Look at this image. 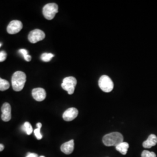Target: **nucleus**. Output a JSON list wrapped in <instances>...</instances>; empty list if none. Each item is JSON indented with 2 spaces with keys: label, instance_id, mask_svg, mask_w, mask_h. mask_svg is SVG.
Returning <instances> with one entry per match:
<instances>
[{
  "label": "nucleus",
  "instance_id": "f257e3e1",
  "mask_svg": "<svg viewBox=\"0 0 157 157\" xmlns=\"http://www.w3.org/2000/svg\"><path fill=\"white\" fill-rule=\"evenodd\" d=\"M26 81V75L22 71H17L12 77V88L15 91H21L25 86Z\"/></svg>",
  "mask_w": 157,
  "mask_h": 157
},
{
  "label": "nucleus",
  "instance_id": "f03ea898",
  "mask_svg": "<svg viewBox=\"0 0 157 157\" xmlns=\"http://www.w3.org/2000/svg\"><path fill=\"white\" fill-rule=\"evenodd\" d=\"M102 141L106 146H118L119 144L124 142L123 135L119 132H112L105 135L103 137Z\"/></svg>",
  "mask_w": 157,
  "mask_h": 157
},
{
  "label": "nucleus",
  "instance_id": "7ed1b4c3",
  "mask_svg": "<svg viewBox=\"0 0 157 157\" xmlns=\"http://www.w3.org/2000/svg\"><path fill=\"white\" fill-rule=\"evenodd\" d=\"M58 12V6L56 3L46 4L43 8V14L47 20H52Z\"/></svg>",
  "mask_w": 157,
  "mask_h": 157
},
{
  "label": "nucleus",
  "instance_id": "20e7f679",
  "mask_svg": "<svg viewBox=\"0 0 157 157\" xmlns=\"http://www.w3.org/2000/svg\"><path fill=\"white\" fill-rule=\"evenodd\" d=\"M77 84V80L73 76H69L63 78L61 87L63 90L67 91L70 95L72 94L75 91V87Z\"/></svg>",
  "mask_w": 157,
  "mask_h": 157
},
{
  "label": "nucleus",
  "instance_id": "39448f33",
  "mask_svg": "<svg viewBox=\"0 0 157 157\" xmlns=\"http://www.w3.org/2000/svg\"><path fill=\"white\" fill-rule=\"evenodd\" d=\"M98 85L102 91L109 93L113 89V83L111 78L107 75H102L98 80Z\"/></svg>",
  "mask_w": 157,
  "mask_h": 157
},
{
  "label": "nucleus",
  "instance_id": "423d86ee",
  "mask_svg": "<svg viewBox=\"0 0 157 157\" xmlns=\"http://www.w3.org/2000/svg\"><path fill=\"white\" fill-rule=\"evenodd\" d=\"M45 34L44 32L40 29H34L31 31L28 36L29 41L33 43H36L45 38Z\"/></svg>",
  "mask_w": 157,
  "mask_h": 157
},
{
  "label": "nucleus",
  "instance_id": "0eeeda50",
  "mask_svg": "<svg viewBox=\"0 0 157 157\" xmlns=\"http://www.w3.org/2000/svg\"><path fill=\"white\" fill-rule=\"evenodd\" d=\"M23 28L22 23L20 21L13 20L9 23L7 26V32L10 34H15L19 33Z\"/></svg>",
  "mask_w": 157,
  "mask_h": 157
},
{
  "label": "nucleus",
  "instance_id": "6e6552de",
  "mask_svg": "<svg viewBox=\"0 0 157 157\" xmlns=\"http://www.w3.org/2000/svg\"><path fill=\"white\" fill-rule=\"evenodd\" d=\"M1 119L4 122H8L11 119V107L9 103H4L1 107Z\"/></svg>",
  "mask_w": 157,
  "mask_h": 157
},
{
  "label": "nucleus",
  "instance_id": "1a4fd4ad",
  "mask_svg": "<svg viewBox=\"0 0 157 157\" xmlns=\"http://www.w3.org/2000/svg\"><path fill=\"white\" fill-rule=\"evenodd\" d=\"M78 110L75 108H70L63 113L62 118L64 121L69 122L75 119L78 115Z\"/></svg>",
  "mask_w": 157,
  "mask_h": 157
},
{
  "label": "nucleus",
  "instance_id": "9d476101",
  "mask_svg": "<svg viewBox=\"0 0 157 157\" xmlns=\"http://www.w3.org/2000/svg\"><path fill=\"white\" fill-rule=\"evenodd\" d=\"M32 94L34 99L37 101H43L46 98V92L43 88H35L32 90Z\"/></svg>",
  "mask_w": 157,
  "mask_h": 157
},
{
  "label": "nucleus",
  "instance_id": "9b49d317",
  "mask_svg": "<svg viewBox=\"0 0 157 157\" xmlns=\"http://www.w3.org/2000/svg\"><path fill=\"white\" fill-rule=\"evenodd\" d=\"M74 140H71L67 141L63 143L61 147V150L65 154H71L72 153L74 150Z\"/></svg>",
  "mask_w": 157,
  "mask_h": 157
},
{
  "label": "nucleus",
  "instance_id": "f8f14e48",
  "mask_svg": "<svg viewBox=\"0 0 157 157\" xmlns=\"http://www.w3.org/2000/svg\"><path fill=\"white\" fill-rule=\"evenodd\" d=\"M157 144V137L156 135L151 134L150 135L147 140L143 142V146L146 148H150Z\"/></svg>",
  "mask_w": 157,
  "mask_h": 157
},
{
  "label": "nucleus",
  "instance_id": "ddd939ff",
  "mask_svg": "<svg viewBox=\"0 0 157 157\" xmlns=\"http://www.w3.org/2000/svg\"><path fill=\"white\" fill-rule=\"evenodd\" d=\"M129 144L126 142H122L116 146V150L123 155H126L129 148Z\"/></svg>",
  "mask_w": 157,
  "mask_h": 157
},
{
  "label": "nucleus",
  "instance_id": "4468645a",
  "mask_svg": "<svg viewBox=\"0 0 157 157\" xmlns=\"http://www.w3.org/2000/svg\"><path fill=\"white\" fill-rule=\"evenodd\" d=\"M23 130L26 132V133L28 135H30L33 132V128L31 125L28 122H25L22 126Z\"/></svg>",
  "mask_w": 157,
  "mask_h": 157
},
{
  "label": "nucleus",
  "instance_id": "2eb2a0df",
  "mask_svg": "<svg viewBox=\"0 0 157 157\" xmlns=\"http://www.w3.org/2000/svg\"><path fill=\"white\" fill-rule=\"evenodd\" d=\"M10 83L7 80L0 78V91L8 90L10 88Z\"/></svg>",
  "mask_w": 157,
  "mask_h": 157
},
{
  "label": "nucleus",
  "instance_id": "dca6fc26",
  "mask_svg": "<svg viewBox=\"0 0 157 157\" xmlns=\"http://www.w3.org/2000/svg\"><path fill=\"white\" fill-rule=\"evenodd\" d=\"M37 128L34 130V135H35V136L36 137L37 139V140H41L43 137V136L40 132V129L42 127V124L40 123V122L37 123Z\"/></svg>",
  "mask_w": 157,
  "mask_h": 157
},
{
  "label": "nucleus",
  "instance_id": "f3484780",
  "mask_svg": "<svg viewBox=\"0 0 157 157\" xmlns=\"http://www.w3.org/2000/svg\"><path fill=\"white\" fill-rule=\"evenodd\" d=\"M54 56V55L51 53H43L41 56V59L43 62H50Z\"/></svg>",
  "mask_w": 157,
  "mask_h": 157
},
{
  "label": "nucleus",
  "instance_id": "a211bd4d",
  "mask_svg": "<svg viewBox=\"0 0 157 157\" xmlns=\"http://www.w3.org/2000/svg\"><path fill=\"white\" fill-rule=\"evenodd\" d=\"M141 157H157L155 152L144 150L141 153Z\"/></svg>",
  "mask_w": 157,
  "mask_h": 157
},
{
  "label": "nucleus",
  "instance_id": "6ab92c4d",
  "mask_svg": "<svg viewBox=\"0 0 157 157\" xmlns=\"http://www.w3.org/2000/svg\"><path fill=\"white\" fill-rule=\"evenodd\" d=\"M6 56H7V54L6 51H0V62L4 61L6 58Z\"/></svg>",
  "mask_w": 157,
  "mask_h": 157
},
{
  "label": "nucleus",
  "instance_id": "aec40b11",
  "mask_svg": "<svg viewBox=\"0 0 157 157\" xmlns=\"http://www.w3.org/2000/svg\"><path fill=\"white\" fill-rule=\"evenodd\" d=\"M19 52L23 56H25L26 55L28 54V51L25 50V49H21L19 51Z\"/></svg>",
  "mask_w": 157,
  "mask_h": 157
},
{
  "label": "nucleus",
  "instance_id": "412c9836",
  "mask_svg": "<svg viewBox=\"0 0 157 157\" xmlns=\"http://www.w3.org/2000/svg\"><path fill=\"white\" fill-rule=\"evenodd\" d=\"M26 157H38V155L37 154H35V153L29 152Z\"/></svg>",
  "mask_w": 157,
  "mask_h": 157
},
{
  "label": "nucleus",
  "instance_id": "4be33fe9",
  "mask_svg": "<svg viewBox=\"0 0 157 157\" xmlns=\"http://www.w3.org/2000/svg\"><path fill=\"white\" fill-rule=\"evenodd\" d=\"M23 58H24V59H25L26 61H28V62L30 61H31V59H32V56H29V54L26 55V56H23Z\"/></svg>",
  "mask_w": 157,
  "mask_h": 157
},
{
  "label": "nucleus",
  "instance_id": "5701e85b",
  "mask_svg": "<svg viewBox=\"0 0 157 157\" xmlns=\"http://www.w3.org/2000/svg\"><path fill=\"white\" fill-rule=\"evenodd\" d=\"M4 149V146L2 144H0V151H2Z\"/></svg>",
  "mask_w": 157,
  "mask_h": 157
},
{
  "label": "nucleus",
  "instance_id": "b1692460",
  "mask_svg": "<svg viewBox=\"0 0 157 157\" xmlns=\"http://www.w3.org/2000/svg\"><path fill=\"white\" fill-rule=\"evenodd\" d=\"M40 157H45L44 156H40Z\"/></svg>",
  "mask_w": 157,
  "mask_h": 157
},
{
  "label": "nucleus",
  "instance_id": "393cba45",
  "mask_svg": "<svg viewBox=\"0 0 157 157\" xmlns=\"http://www.w3.org/2000/svg\"><path fill=\"white\" fill-rule=\"evenodd\" d=\"M1 44L0 43V47H1Z\"/></svg>",
  "mask_w": 157,
  "mask_h": 157
}]
</instances>
